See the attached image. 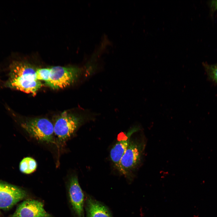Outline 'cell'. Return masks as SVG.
<instances>
[{"label":"cell","mask_w":217,"mask_h":217,"mask_svg":"<svg viewBox=\"0 0 217 217\" xmlns=\"http://www.w3.org/2000/svg\"><path fill=\"white\" fill-rule=\"evenodd\" d=\"M36 74L38 80L47 82L49 78L50 74V68H43L36 69Z\"/></svg>","instance_id":"obj_12"},{"label":"cell","mask_w":217,"mask_h":217,"mask_svg":"<svg viewBox=\"0 0 217 217\" xmlns=\"http://www.w3.org/2000/svg\"><path fill=\"white\" fill-rule=\"evenodd\" d=\"M211 6L214 10H217V0L212 1Z\"/></svg>","instance_id":"obj_14"},{"label":"cell","mask_w":217,"mask_h":217,"mask_svg":"<svg viewBox=\"0 0 217 217\" xmlns=\"http://www.w3.org/2000/svg\"><path fill=\"white\" fill-rule=\"evenodd\" d=\"M37 164L36 161L33 158L27 157L23 159L20 163L19 168L22 173L30 174L33 173L36 169Z\"/></svg>","instance_id":"obj_11"},{"label":"cell","mask_w":217,"mask_h":217,"mask_svg":"<svg viewBox=\"0 0 217 217\" xmlns=\"http://www.w3.org/2000/svg\"><path fill=\"white\" fill-rule=\"evenodd\" d=\"M50 74L46 84L54 89L65 88L78 78L82 70L77 67L56 66L50 67Z\"/></svg>","instance_id":"obj_3"},{"label":"cell","mask_w":217,"mask_h":217,"mask_svg":"<svg viewBox=\"0 0 217 217\" xmlns=\"http://www.w3.org/2000/svg\"><path fill=\"white\" fill-rule=\"evenodd\" d=\"M25 130L37 140L48 143L53 142L54 125L48 119L35 118L21 124Z\"/></svg>","instance_id":"obj_5"},{"label":"cell","mask_w":217,"mask_h":217,"mask_svg":"<svg viewBox=\"0 0 217 217\" xmlns=\"http://www.w3.org/2000/svg\"></svg>","instance_id":"obj_15"},{"label":"cell","mask_w":217,"mask_h":217,"mask_svg":"<svg viewBox=\"0 0 217 217\" xmlns=\"http://www.w3.org/2000/svg\"><path fill=\"white\" fill-rule=\"evenodd\" d=\"M85 204L86 217H113L106 206L90 195L86 196Z\"/></svg>","instance_id":"obj_10"},{"label":"cell","mask_w":217,"mask_h":217,"mask_svg":"<svg viewBox=\"0 0 217 217\" xmlns=\"http://www.w3.org/2000/svg\"><path fill=\"white\" fill-rule=\"evenodd\" d=\"M11 217H52V216L45 210L41 202L28 199L17 206Z\"/></svg>","instance_id":"obj_8"},{"label":"cell","mask_w":217,"mask_h":217,"mask_svg":"<svg viewBox=\"0 0 217 217\" xmlns=\"http://www.w3.org/2000/svg\"><path fill=\"white\" fill-rule=\"evenodd\" d=\"M27 196V192L22 189L0 182V209H9Z\"/></svg>","instance_id":"obj_7"},{"label":"cell","mask_w":217,"mask_h":217,"mask_svg":"<svg viewBox=\"0 0 217 217\" xmlns=\"http://www.w3.org/2000/svg\"><path fill=\"white\" fill-rule=\"evenodd\" d=\"M36 71V69L30 64L14 61L10 66L6 85L11 88L34 95L42 86L41 81L37 79Z\"/></svg>","instance_id":"obj_1"},{"label":"cell","mask_w":217,"mask_h":217,"mask_svg":"<svg viewBox=\"0 0 217 217\" xmlns=\"http://www.w3.org/2000/svg\"><path fill=\"white\" fill-rule=\"evenodd\" d=\"M144 143L131 139L128 146L116 168L119 171L128 177L140 163L145 147Z\"/></svg>","instance_id":"obj_4"},{"label":"cell","mask_w":217,"mask_h":217,"mask_svg":"<svg viewBox=\"0 0 217 217\" xmlns=\"http://www.w3.org/2000/svg\"><path fill=\"white\" fill-rule=\"evenodd\" d=\"M139 130V127L135 126L127 133H122L119 135L118 141L112 148L110 153L111 160L116 167L128 146L132 135Z\"/></svg>","instance_id":"obj_9"},{"label":"cell","mask_w":217,"mask_h":217,"mask_svg":"<svg viewBox=\"0 0 217 217\" xmlns=\"http://www.w3.org/2000/svg\"><path fill=\"white\" fill-rule=\"evenodd\" d=\"M97 115V113L91 111L83 116L64 112L56 121L54 125V133L59 141H65L73 135L84 121L92 120Z\"/></svg>","instance_id":"obj_2"},{"label":"cell","mask_w":217,"mask_h":217,"mask_svg":"<svg viewBox=\"0 0 217 217\" xmlns=\"http://www.w3.org/2000/svg\"><path fill=\"white\" fill-rule=\"evenodd\" d=\"M205 68L209 78L212 81L217 83V64L205 65Z\"/></svg>","instance_id":"obj_13"},{"label":"cell","mask_w":217,"mask_h":217,"mask_svg":"<svg viewBox=\"0 0 217 217\" xmlns=\"http://www.w3.org/2000/svg\"><path fill=\"white\" fill-rule=\"evenodd\" d=\"M68 187V196L70 206L75 217H85L84 207V195L76 175L69 179Z\"/></svg>","instance_id":"obj_6"}]
</instances>
